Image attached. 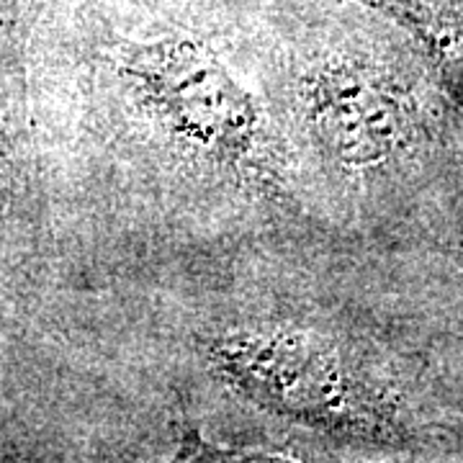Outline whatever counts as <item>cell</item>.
<instances>
[{"instance_id": "1", "label": "cell", "mask_w": 463, "mask_h": 463, "mask_svg": "<svg viewBox=\"0 0 463 463\" xmlns=\"http://www.w3.org/2000/svg\"><path fill=\"white\" fill-rule=\"evenodd\" d=\"M75 60L83 163L116 194L142 196L167 224L298 227L309 185L232 44L188 21L96 16Z\"/></svg>"}, {"instance_id": "2", "label": "cell", "mask_w": 463, "mask_h": 463, "mask_svg": "<svg viewBox=\"0 0 463 463\" xmlns=\"http://www.w3.org/2000/svg\"><path fill=\"white\" fill-rule=\"evenodd\" d=\"M216 307L194 325L191 350L230 397L340 446L420 448L422 422L404 379L335 317L268 291Z\"/></svg>"}, {"instance_id": "3", "label": "cell", "mask_w": 463, "mask_h": 463, "mask_svg": "<svg viewBox=\"0 0 463 463\" xmlns=\"http://www.w3.org/2000/svg\"><path fill=\"white\" fill-rule=\"evenodd\" d=\"M270 100L304 181L335 196H371L412 175L438 145L430 70L350 33L283 26L258 54Z\"/></svg>"}, {"instance_id": "4", "label": "cell", "mask_w": 463, "mask_h": 463, "mask_svg": "<svg viewBox=\"0 0 463 463\" xmlns=\"http://www.w3.org/2000/svg\"><path fill=\"white\" fill-rule=\"evenodd\" d=\"M44 191L26 116V88L14 57H0V234L32 240Z\"/></svg>"}, {"instance_id": "5", "label": "cell", "mask_w": 463, "mask_h": 463, "mask_svg": "<svg viewBox=\"0 0 463 463\" xmlns=\"http://www.w3.org/2000/svg\"><path fill=\"white\" fill-rule=\"evenodd\" d=\"M394 21L435 85L463 114V0H361Z\"/></svg>"}, {"instance_id": "6", "label": "cell", "mask_w": 463, "mask_h": 463, "mask_svg": "<svg viewBox=\"0 0 463 463\" xmlns=\"http://www.w3.org/2000/svg\"><path fill=\"white\" fill-rule=\"evenodd\" d=\"M11 5H14V0H0V26H3V24H8Z\"/></svg>"}, {"instance_id": "7", "label": "cell", "mask_w": 463, "mask_h": 463, "mask_svg": "<svg viewBox=\"0 0 463 463\" xmlns=\"http://www.w3.org/2000/svg\"><path fill=\"white\" fill-rule=\"evenodd\" d=\"M149 3H157L160 5V3H167V0H149Z\"/></svg>"}]
</instances>
